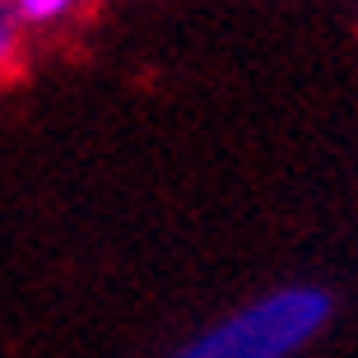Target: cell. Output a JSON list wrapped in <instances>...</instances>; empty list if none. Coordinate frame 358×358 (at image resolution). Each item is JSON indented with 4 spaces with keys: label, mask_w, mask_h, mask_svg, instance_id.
I'll return each instance as SVG.
<instances>
[{
    "label": "cell",
    "mask_w": 358,
    "mask_h": 358,
    "mask_svg": "<svg viewBox=\"0 0 358 358\" xmlns=\"http://www.w3.org/2000/svg\"><path fill=\"white\" fill-rule=\"evenodd\" d=\"M70 10H75L70 0H19V5H10V14H14L19 28L52 24V19H61V14H70Z\"/></svg>",
    "instance_id": "obj_1"
},
{
    "label": "cell",
    "mask_w": 358,
    "mask_h": 358,
    "mask_svg": "<svg viewBox=\"0 0 358 358\" xmlns=\"http://www.w3.org/2000/svg\"><path fill=\"white\" fill-rule=\"evenodd\" d=\"M14 33H19V24H14V14L5 10V19H0V61L10 56V47H14Z\"/></svg>",
    "instance_id": "obj_2"
}]
</instances>
